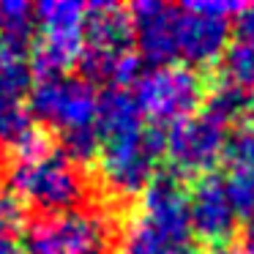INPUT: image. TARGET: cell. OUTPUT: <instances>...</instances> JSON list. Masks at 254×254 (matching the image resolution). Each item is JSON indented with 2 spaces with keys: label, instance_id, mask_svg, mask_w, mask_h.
Returning a JSON list of instances; mask_svg holds the SVG:
<instances>
[{
  "label": "cell",
  "instance_id": "cell-17",
  "mask_svg": "<svg viewBox=\"0 0 254 254\" xmlns=\"http://www.w3.org/2000/svg\"><path fill=\"white\" fill-rule=\"evenodd\" d=\"M224 161H227V172L254 175V123H246L235 134H230L224 148Z\"/></svg>",
  "mask_w": 254,
  "mask_h": 254
},
{
  "label": "cell",
  "instance_id": "cell-13",
  "mask_svg": "<svg viewBox=\"0 0 254 254\" xmlns=\"http://www.w3.org/2000/svg\"><path fill=\"white\" fill-rule=\"evenodd\" d=\"M230 19L202 14L186 3L178 17V58H183L186 66H213L230 47Z\"/></svg>",
  "mask_w": 254,
  "mask_h": 254
},
{
  "label": "cell",
  "instance_id": "cell-19",
  "mask_svg": "<svg viewBox=\"0 0 254 254\" xmlns=\"http://www.w3.org/2000/svg\"><path fill=\"white\" fill-rule=\"evenodd\" d=\"M28 219L25 202L14 191H0V235H14Z\"/></svg>",
  "mask_w": 254,
  "mask_h": 254
},
{
  "label": "cell",
  "instance_id": "cell-4",
  "mask_svg": "<svg viewBox=\"0 0 254 254\" xmlns=\"http://www.w3.org/2000/svg\"><path fill=\"white\" fill-rule=\"evenodd\" d=\"M36 25L41 36L30 47V71L36 79H50L66 74L79 63L85 52V28H88V6L77 0H44L36 6Z\"/></svg>",
  "mask_w": 254,
  "mask_h": 254
},
{
  "label": "cell",
  "instance_id": "cell-16",
  "mask_svg": "<svg viewBox=\"0 0 254 254\" xmlns=\"http://www.w3.org/2000/svg\"><path fill=\"white\" fill-rule=\"evenodd\" d=\"M219 82L254 90V41L238 39L219 61Z\"/></svg>",
  "mask_w": 254,
  "mask_h": 254
},
{
  "label": "cell",
  "instance_id": "cell-10",
  "mask_svg": "<svg viewBox=\"0 0 254 254\" xmlns=\"http://www.w3.org/2000/svg\"><path fill=\"white\" fill-rule=\"evenodd\" d=\"M33 88L28 55L0 50V142L14 150L33 131V115L28 107V96Z\"/></svg>",
  "mask_w": 254,
  "mask_h": 254
},
{
  "label": "cell",
  "instance_id": "cell-11",
  "mask_svg": "<svg viewBox=\"0 0 254 254\" xmlns=\"http://www.w3.org/2000/svg\"><path fill=\"white\" fill-rule=\"evenodd\" d=\"M189 213H191L194 238H202L210 246H227L238 227V213L227 194L221 175H202L189 191Z\"/></svg>",
  "mask_w": 254,
  "mask_h": 254
},
{
  "label": "cell",
  "instance_id": "cell-14",
  "mask_svg": "<svg viewBox=\"0 0 254 254\" xmlns=\"http://www.w3.org/2000/svg\"><path fill=\"white\" fill-rule=\"evenodd\" d=\"M96 126H99L101 139L145 126V118L134 101V93H128L126 88H107L104 93H99Z\"/></svg>",
  "mask_w": 254,
  "mask_h": 254
},
{
  "label": "cell",
  "instance_id": "cell-23",
  "mask_svg": "<svg viewBox=\"0 0 254 254\" xmlns=\"http://www.w3.org/2000/svg\"><path fill=\"white\" fill-rule=\"evenodd\" d=\"M243 254H254V230L249 232V238H246V249H243Z\"/></svg>",
  "mask_w": 254,
  "mask_h": 254
},
{
  "label": "cell",
  "instance_id": "cell-7",
  "mask_svg": "<svg viewBox=\"0 0 254 254\" xmlns=\"http://www.w3.org/2000/svg\"><path fill=\"white\" fill-rule=\"evenodd\" d=\"M30 115L47 123L50 128L61 131V137L96 131V115H99V93L93 82L71 74L50 79H36L28 96Z\"/></svg>",
  "mask_w": 254,
  "mask_h": 254
},
{
  "label": "cell",
  "instance_id": "cell-12",
  "mask_svg": "<svg viewBox=\"0 0 254 254\" xmlns=\"http://www.w3.org/2000/svg\"><path fill=\"white\" fill-rule=\"evenodd\" d=\"M137 55L153 66H167L178 58V17L181 6L159 3V0H139L128 8Z\"/></svg>",
  "mask_w": 254,
  "mask_h": 254
},
{
  "label": "cell",
  "instance_id": "cell-20",
  "mask_svg": "<svg viewBox=\"0 0 254 254\" xmlns=\"http://www.w3.org/2000/svg\"><path fill=\"white\" fill-rule=\"evenodd\" d=\"M238 39L254 41V3L243 6V11L238 14Z\"/></svg>",
  "mask_w": 254,
  "mask_h": 254
},
{
  "label": "cell",
  "instance_id": "cell-6",
  "mask_svg": "<svg viewBox=\"0 0 254 254\" xmlns=\"http://www.w3.org/2000/svg\"><path fill=\"white\" fill-rule=\"evenodd\" d=\"M205 99V82L186 63L153 66L134 82V101L150 126H175L194 115Z\"/></svg>",
  "mask_w": 254,
  "mask_h": 254
},
{
  "label": "cell",
  "instance_id": "cell-21",
  "mask_svg": "<svg viewBox=\"0 0 254 254\" xmlns=\"http://www.w3.org/2000/svg\"><path fill=\"white\" fill-rule=\"evenodd\" d=\"M0 254H25V249L11 235H0Z\"/></svg>",
  "mask_w": 254,
  "mask_h": 254
},
{
  "label": "cell",
  "instance_id": "cell-5",
  "mask_svg": "<svg viewBox=\"0 0 254 254\" xmlns=\"http://www.w3.org/2000/svg\"><path fill=\"white\" fill-rule=\"evenodd\" d=\"M164 156V131L159 126H139L101 139V175L115 194H142L153 183Z\"/></svg>",
  "mask_w": 254,
  "mask_h": 254
},
{
  "label": "cell",
  "instance_id": "cell-9",
  "mask_svg": "<svg viewBox=\"0 0 254 254\" xmlns=\"http://www.w3.org/2000/svg\"><path fill=\"white\" fill-rule=\"evenodd\" d=\"M227 139V123L213 112L199 110L170 126L164 134V156H170L178 172L202 178L224 159Z\"/></svg>",
  "mask_w": 254,
  "mask_h": 254
},
{
  "label": "cell",
  "instance_id": "cell-18",
  "mask_svg": "<svg viewBox=\"0 0 254 254\" xmlns=\"http://www.w3.org/2000/svg\"><path fill=\"white\" fill-rule=\"evenodd\" d=\"M224 183H227V194L232 199V208L238 213V221H246L254 230V175L227 172Z\"/></svg>",
  "mask_w": 254,
  "mask_h": 254
},
{
  "label": "cell",
  "instance_id": "cell-22",
  "mask_svg": "<svg viewBox=\"0 0 254 254\" xmlns=\"http://www.w3.org/2000/svg\"><path fill=\"white\" fill-rule=\"evenodd\" d=\"M205 254H241V252L227 243V246H210V252H205Z\"/></svg>",
  "mask_w": 254,
  "mask_h": 254
},
{
  "label": "cell",
  "instance_id": "cell-15",
  "mask_svg": "<svg viewBox=\"0 0 254 254\" xmlns=\"http://www.w3.org/2000/svg\"><path fill=\"white\" fill-rule=\"evenodd\" d=\"M36 39V6L25 0H0V50L22 52Z\"/></svg>",
  "mask_w": 254,
  "mask_h": 254
},
{
  "label": "cell",
  "instance_id": "cell-2",
  "mask_svg": "<svg viewBox=\"0 0 254 254\" xmlns=\"http://www.w3.org/2000/svg\"><path fill=\"white\" fill-rule=\"evenodd\" d=\"M88 82L107 88H131L139 79V55L134 50V30L128 8L118 3H88L85 52L79 58Z\"/></svg>",
  "mask_w": 254,
  "mask_h": 254
},
{
  "label": "cell",
  "instance_id": "cell-8",
  "mask_svg": "<svg viewBox=\"0 0 254 254\" xmlns=\"http://www.w3.org/2000/svg\"><path fill=\"white\" fill-rule=\"evenodd\" d=\"M25 254H110L112 227L96 210H66L33 221L25 238Z\"/></svg>",
  "mask_w": 254,
  "mask_h": 254
},
{
  "label": "cell",
  "instance_id": "cell-1",
  "mask_svg": "<svg viewBox=\"0 0 254 254\" xmlns=\"http://www.w3.org/2000/svg\"><path fill=\"white\" fill-rule=\"evenodd\" d=\"M194 230L181 175H156L128 219L121 254H191Z\"/></svg>",
  "mask_w": 254,
  "mask_h": 254
},
{
  "label": "cell",
  "instance_id": "cell-3",
  "mask_svg": "<svg viewBox=\"0 0 254 254\" xmlns=\"http://www.w3.org/2000/svg\"><path fill=\"white\" fill-rule=\"evenodd\" d=\"M8 183L25 205L50 213L74 210L85 199V175L79 172L77 161L55 145L33 156H17Z\"/></svg>",
  "mask_w": 254,
  "mask_h": 254
}]
</instances>
